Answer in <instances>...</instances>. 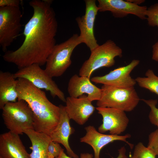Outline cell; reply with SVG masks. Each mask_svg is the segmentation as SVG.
I'll list each match as a JSON object with an SVG mask.
<instances>
[{
	"label": "cell",
	"instance_id": "obj_31",
	"mask_svg": "<svg viewBox=\"0 0 158 158\" xmlns=\"http://www.w3.org/2000/svg\"><path fill=\"white\" fill-rule=\"evenodd\" d=\"M0 158H3L1 156H0Z\"/></svg>",
	"mask_w": 158,
	"mask_h": 158
},
{
	"label": "cell",
	"instance_id": "obj_8",
	"mask_svg": "<svg viewBox=\"0 0 158 158\" xmlns=\"http://www.w3.org/2000/svg\"><path fill=\"white\" fill-rule=\"evenodd\" d=\"M14 75L16 79L21 78L27 79L37 87L49 91L53 98L57 97L66 103V98L63 92L53 80L52 78L39 65L34 64L20 69Z\"/></svg>",
	"mask_w": 158,
	"mask_h": 158
},
{
	"label": "cell",
	"instance_id": "obj_2",
	"mask_svg": "<svg viewBox=\"0 0 158 158\" xmlns=\"http://www.w3.org/2000/svg\"><path fill=\"white\" fill-rule=\"evenodd\" d=\"M18 100L25 101L31 109L34 116V129L49 136L59 122V107L47 98L45 92L26 79H17Z\"/></svg>",
	"mask_w": 158,
	"mask_h": 158
},
{
	"label": "cell",
	"instance_id": "obj_18",
	"mask_svg": "<svg viewBox=\"0 0 158 158\" xmlns=\"http://www.w3.org/2000/svg\"><path fill=\"white\" fill-rule=\"evenodd\" d=\"M17 79L14 74L9 72L0 71V109L9 102H16L18 95L16 90Z\"/></svg>",
	"mask_w": 158,
	"mask_h": 158
},
{
	"label": "cell",
	"instance_id": "obj_26",
	"mask_svg": "<svg viewBox=\"0 0 158 158\" xmlns=\"http://www.w3.org/2000/svg\"><path fill=\"white\" fill-rule=\"evenodd\" d=\"M22 1L20 0H0V7L4 6L19 7Z\"/></svg>",
	"mask_w": 158,
	"mask_h": 158
},
{
	"label": "cell",
	"instance_id": "obj_14",
	"mask_svg": "<svg viewBox=\"0 0 158 158\" xmlns=\"http://www.w3.org/2000/svg\"><path fill=\"white\" fill-rule=\"evenodd\" d=\"M66 109L70 119L83 125L88 120L95 110L92 102L84 95L78 98H66Z\"/></svg>",
	"mask_w": 158,
	"mask_h": 158
},
{
	"label": "cell",
	"instance_id": "obj_9",
	"mask_svg": "<svg viewBox=\"0 0 158 158\" xmlns=\"http://www.w3.org/2000/svg\"><path fill=\"white\" fill-rule=\"evenodd\" d=\"M85 13L81 17L76 18L80 31V36L89 48L91 52L99 45L97 43L94 34V28L96 16L99 8L95 0H86Z\"/></svg>",
	"mask_w": 158,
	"mask_h": 158
},
{
	"label": "cell",
	"instance_id": "obj_4",
	"mask_svg": "<svg viewBox=\"0 0 158 158\" xmlns=\"http://www.w3.org/2000/svg\"><path fill=\"white\" fill-rule=\"evenodd\" d=\"M2 110L4 123L9 131L19 135L26 130L34 129L33 113L25 101L8 102Z\"/></svg>",
	"mask_w": 158,
	"mask_h": 158
},
{
	"label": "cell",
	"instance_id": "obj_16",
	"mask_svg": "<svg viewBox=\"0 0 158 158\" xmlns=\"http://www.w3.org/2000/svg\"><path fill=\"white\" fill-rule=\"evenodd\" d=\"M67 90L70 97L78 98L86 94L91 102L99 100L101 98L102 91L101 88L92 83L90 78L76 74L70 78Z\"/></svg>",
	"mask_w": 158,
	"mask_h": 158
},
{
	"label": "cell",
	"instance_id": "obj_17",
	"mask_svg": "<svg viewBox=\"0 0 158 158\" xmlns=\"http://www.w3.org/2000/svg\"><path fill=\"white\" fill-rule=\"evenodd\" d=\"M0 156L3 158H30L19 135L10 131L0 135Z\"/></svg>",
	"mask_w": 158,
	"mask_h": 158
},
{
	"label": "cell",
	"instance_id": "obj_24",
	"mask_svg": "<svg viewBox=\"0 0 158 158\" xmlns=\"http://www.w3.org/2000/svg\"><path fill=\"white\" fill-rule=\"evenodd\" d=\"M147 147L156 156L158 155V129L149 135Z\"/></svg>",
	"mask_w": 158,
	"mask_h": 158
},
{
	"label": "cell",
	"instance_id": "obj_15",
	"mask_svg": "<svg viewBox=\"0 0 158 158\" xmlns=\"http://www.w3.org/2000/svg\"><path fill=\"white\" fill-rule=\"evenodd\" d=\"M60 113L58 123L51 133L49 136L52 141L62 144L66 148L69 156L73 158H79L71 148L68 140L70 136L74 130L71 126L66 106L60 105Z\"/></svg>",
	"mask_w": 158,
	"mask_h": 158
},
{
	"label": "cell",
	"instance_id": "obj_29",
	"mask_svg": "<svg viewBox=\"0 0 158 158\" xmlns=\"http://www.w3.org/2000/svg\"><path fill=\"white\" fill-rule=\"evenodd\" d=\"M126 151L124 147H121L118 150L119 154L116 158H127L125 154Z\"/></svg>",
	"mask_w": 158,
	"mask_h": 158
},
{
	"label": "cell",
	"instance_id": "obj_21",
	"mask_svg": "<svg viewBox=\"0 0 158 158\" xmlns=\"http://www.w3.org/2000/svg\"><path fill=\"white\" fill-rule=\"evenodd\" d=\"M156 155L141 142L135 146L133 156L130 158H155Z\"/></svg>",
	"mask_w": 158,
	"mask_h": 158
},
{
	"label": "cell",
	"instance_id": "obj_23",
	"mask_svg": "<svg viewBox=\"0 0 158 158\" xmlns=\"http://www.w3.org/2000/svg\"><path fill=\"white\" fill-rule=\"evenodd\" d=\"M146 16L149 25L158 27V4H156L147 8Z\"/></svg>",
	"mask_w": 158,
	"mask_h": 158
},
{
	"label": "cell",
	"instance_id": "obj_5",
	"mask_svg": "<svg viewBox=\"0 0 158 158\" xmlns=\"http://www.w3.org/2000/svg\"><path fill=\"white\" fill-rule=\"evenodd\" d=\"M83 43L80 36L75 34L64 42L56 45L45 64L47 73L52 78L62 75L71 63V57L74 49Z\"/></svg>",
	"mask_w": 158,
	"mask_h": 158
},
{
	"label": "cell",
	"instance_id": "obj_3",
	"mask_svg": "<svg viewBox=\"0 0 158 158\" xmlns=\"http://www.w3.org/2000/svg\"><path fill=\"white\" fill-rule=\"evenodd\" d=\"M101 89V97L96 104L98 107L130 112L135 108L140 100L134 87L121 88L103 85Z\"/></svg>",
	"mask_w": 158,
	"mask_h": 158
},
{
	"label": "cell",
	"instance_id": "obj_11",
	"mask_svg": "<svg viewBox=\"0 0 158 158\" xmlns=\"http://www.w3.org/2000/svg\"><path fill=\"white\" fill-rule=\"evenodd\" d=\"M96 109L102 117V123L98 128L99 132L109 131L111 135H119L125 131L129 119L125 111L108 107H97Z\"/></svg>",
	"mask_w": 158,
	"mask_h": 158
},
{
	"label": "cell",
	"instance_id": "obj_7",
	"mask_svg": "<svg viewBox=\"0 0 158 158\" xmlns=\"http://www.w3.org/2000/svg\"><path fill=\"white\" fill-rule=\"evenodd\" d=\"M22 14L19 7H0V45L6 51L22 30Z\"/></svg>",
	"mask_w": 158,
	"mask_h": 158
},
{
	"label": "cell",
	"instance_id": "obj_12",
	"mask_svg": "<svg viewBox=\"0 0 158 158\" xmlns=\"http://www.w3.org/2000/svg\"><path fill=\"white\" fill-rule=\"evenodd\" d=\"M98 1L99 11H110L115 17H123L131 14L142 19L146 18L147 8L146 6H140L128 1L98 0Z\"/></svg>",
	"mask_w": 158,
	"mask_h": 158
},
{
	"label": "cell",
	"instance_id": "obj_30",
	"mask_svg": "<svg viewBox=\"0 0 158 158\" xmlns=\"http://www.w3.org/2000/svg\"><path fill=\"white\" fill-rule=\"evenodd\" d=\"M129 1L135 4L138 5L140 3H143L145 1L144 0H128Z\"/></svg>",
	"mask_w": 158,
	"mask_h": 158
},
{
	"label": "cell",
	"instance_id": "obj_13",
	"mask_svg": "<svg viewBox=\"0 0 158 158\" xmlns=\"http://www.w3.org/2000/svg\"><path fill=\"white\" fill-rule=\"evenodd\" d=\"M85 129L86 134L80 138V141L86 143L92 147L94 151V158H100V153L102 149L108 144L115 141L124 142L128 145L131 148H133V145L127 141V139L131 136L128 134L123 135L105 134L98 131L94 126H92L85 127Z\"/></svg>",
	"mask_w": 158,
	"mask_h": 158
},
{
	"label": "cell",
	"instance_id": "obj_10",
	"mask_svg": "<svg viewBox=\"0 0 158 158\" xmlns=\"http://www.w3.org/2000/svg\"><path fill=\"white\" fill-rule=\"evenodd\" d=\"M139 63L138 60H133L126 66L116 68L104 75L94 77L91 80L96 84L118 87H134L136 82L130 74Z\"/></svg>",
	"mask_w": 158,
	"mask_h": 158
},
{
	"label": "cell",
	"instance_id": "obj_22",
	"mask_svg": "<svg viewBox=\"0 0 158 158\" xmlns=\"http://www.w3.org/2000/svg\"><path fill=\"white\" fill-rule=\"evenodd\" d=\"M150 108L149 118L151 123L156 126L158 128V108L156 107L157 103V99H142Z\"/></svg>",
	"mask_w": 158,
	"mask_h": 158
},
{
	"label": "cell",
	"instance_id": "obj_27",
	"mask_svg": "<svg viewBox=\"0 0 158 158\" xmlns=\"http://www.w3.org/2000/svg\"><path fill=\"white\" fill-rule=\"evenodd\" d=\"M64 150H63L59 155L56 158H72L67 156L64 153ZM80 158H93V155L89 153H81L80 155Z\"/></svg>",
	"mask_w": 158,
	"mask_h": 158
},
{
	"label": "cell",
	"instance_id": "obj_6",
	"mask_svg": "<svg viewBox=\"0 0 158 158\" xmlns=\"http://www.w3.org/2000/svg\"><path fill=\"white\" fill-rule=\"evenodd\" d=\"M89 59L83 63L79 71L80 76L89 78L95 71L100 68L110 67L114 65L115 58L121 56L122 49L111 40L107 41L91 52Z\"/></svg>",
	"mask_w": 158,
	"mask_h": 158
},
{
	"label": "cell",
	"instance_id": "obj_19",
	"mask_svg": "<svg viewBox=\"0 0 158 158\" xmlns=\"http://www.w3.org/2000/svg\"><path fill=\"white\" fill-rule=\"evenodd\" d=\"M24 133L28 136L31 143L32 146L30 147L32 150L30 154V158H49L47 148L51 140L50 136L34 129L26 130Z\"/></svg>",
	"mask_w": 158,
	"mask_h": 158
},
{
	"label": "cell",
	"instance_id": "obj_28",
	"mask_svg": "<svg viewBox=\"0 0 158 158\" xmlns=\"http://www.w3.org/2000/svg\"><path fill=\"white\" fill-rule=\"evenodd\" d=\"M152 59L158 62V42L152 46Z\"/></svg>",
	"mask_w": 158,
	"mask_h": 158
},
{
	"label": "cell",
	"instance_id": "obj_20",
	"mask_svg": "<svg viewBox=\"0 0 158 158\" xmlns=\"http://www.w3.org/2000/svg\"><path fill=\"white\" fill-rule=\"evenodd\" d=\"M146 77H138L135 80L140 87L148 90L158 95V77L149 69L145 73Z\"/></svg>",
	"mask_w": 158,
	"mask_h": 158
},
{
	"label": "cell",
	"instance_id": "obj_1",
	"mask_svg": "<svg viewBox=\"0 0 158 158\" xmlns=\"http://www.w3.org/2000/svg\"><path fill=\"white\" fill-rule=\"evenodd\" d=\"M52 1L33 0L29 3L33 9L32 16L25 25L24 40L15 51H8L4 60L20 69L36 64L42 66L56 45L58 23L51 4Z\"/></svg>",
	"mask_w": 158,
	"mask_h": 158
},
{
	"label": "cell",
	"instance_id": "obj_25",
	"mask_svg": "<svg viewBox=\"0 0 158 158\" xmlns=\"http://www.w3.org/2000/svg\"><path fill=\"white\" fill-rule=\"evenodd\" d=\"M64 150L59 143L51 140L49 142L47 148L48 155L49 158H56Z\"/></svg>",
	"mask_w": 158,
	"mask_h": 158
}]
</instances>
